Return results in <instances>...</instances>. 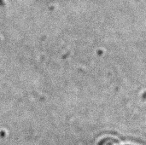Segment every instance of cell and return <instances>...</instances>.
I'll return each instance as SVG.
<instances>
[{
  "mask_svg": "<svg viewBox=\"0 0 146 145\" xmlns=\"http://www.w3.org/2000/svg\"><path fill=\"white\" fill-rule=\"evenodd\" d=\"M99 145H120L118 141H116L115 139L113 138H106L104 140H103Z\"/></svg>",
  "mask_w": 146,
  "mask_h": 145,
  "instance_id": "1",
  "label": "cell"
}]
</instances>
